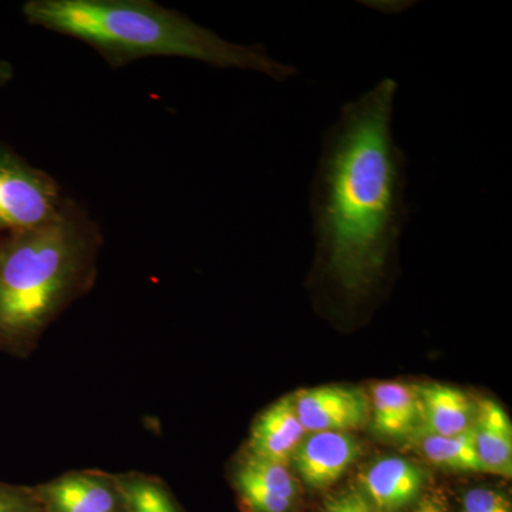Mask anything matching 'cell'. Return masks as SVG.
<instances>
[{
  "mask_svg": "<svg viewBox=\"0 0 512 512\" xmlns=\"http://www.w3.org/2000/svg\"><path fill=\"white\" fill-rule=\"evenodd\" d=\"M397 92L384 77L343 104L313 175L319 276L348 305L379 291L409 222L407 157L393 133Z\"/></svg>",
  "mask_w": 512,
  "mask_h": 512,
  "instance_id": "6da1fadb",
  "label": "cell"
},
{
  "mask_svg": "<svg viewBox=\"0 0 512 512\" xmlns=\"http://www.w3.org/2000/svg\"><path fill=\"white\" fill-rule=\"evenodd\" d=\"M474 444L484 473L510 478L512 474V424L503 407L491 399L477 403Z\"/></svg>",
  "mask_w": 512,
  "mask_h": 512,
  "instance_id": "7c38bea8",
  "label": "cell"
},
{
  "mask_svg": "<svg viewBox=\"0 0 512 512\" xmlns=\"http://www.w3.org/2000/svg\"><path fill=\"white\" fill-rule=\"evenodd\" d=\"M377 512H379V511H377Z\"/></svg>",
  "mask_w": 512,
  "mask_h": 512,
  "instance_id": "44dd1931",
  "label": "cell"
},
{
  "mask_svg": "<svg viewBox=\"0 0 512 512\" xmlns=\"http://www.w3.org/2000/svg\"><path fill=\"white\" fill-rule=\"evenodd\" d=\"M423 416V433L457 436L473 429L477 403L457 387L441 383L417 386Z\"/></svg>",
  "mask_w": 512,
  "mask_h": 512,
  "instance_id": "30bf717a",
  "label": "cell"
},
{
  "mask_svg": "<svg viewBox=\"0 0 512 512\" xmlns=\"http://www.w3.org/2000/svg\"><path fill=\"white\" fill-rule=\"evenodd\" d=\"M362 484L377 511L396 512L419 498L424 471L404 458H383L363 474Z\"/></svg>",
  "mask_w": 512,
  "mask_h": 512,
  "instance_id": "9c48e42d",
  "label": "cell"
},
{
  "mask_svg": "<svg viewBox=\"0 0 512 512\" xmlns=\"http://www.w3.org/2000/svg\"><path fill=\"white\" fill-rule=\"evenodd\" d=\"M55 177L0 143V232L25 231L53 217L64 201Z\"/></svg>",
  "mask_w": 512,
  "mask_h": 512,
  "instance_id": "277c9868",
  "label": "cell"
},
{
  "mask_svg": "<svg viewBox=\"0 0 512 512\" xmlns=\"http://www.w3.org/2000/svg\"><path fill=\"white\" fill-rule=\"evenodd\" d=\"M293 397L299 421L311 433H346L365 426L370 417L369 399L356 387L326 384L293 393Z\"/></svg>",
  "mask_w": 512,
  "mask_h": 512,
  "instance_id": "8992f818",
  "label": "cell"
},
{
  "mask_svg": "<svg viewBox=\"0 0 512 512\" xmlns=\"http://www.w3.org/2000/svg\"><path fill=\"white\" fill-rule=\"evenodd\" d=\"M420 450L434 466L467 473H484L477 456L473 429L457 436L423 433L420 437Z\"/></svg>",
  "mask_w": 512,
  "mask_h": 512,
  "instance_id": "4fadbf2b",
  "label": "cell"
},
{
  "mask_svg": "<svg viewBox=\"0 0 512 512\" xmlns=\"http://www.w3.org/2000/svg\"><path fill=\"white\" fill-rule=\"evenodd\" d=\"M0 512H43L30 485L0 481Z\"/></svg>",
  "mask_w": 512,
  "mask_h": 512,
  "instance_id": "2e32d148",
  "label": "cell"
},
{
  "mask_svg": "<svg viewBox=\"0 0 512 512\" xmlns=\"http://www.w3.org/2000/svg\"><path fill=\"white\" fill-rule=\"evenodd\" d=\"M306 430L296 413L293 394L276 400L256 417L245 450L252 456L288 467Z\"/></svg>",
  "mask_w": 512,
  "mask_h": 512,
  "instance_id": "ba28073f",
  "label": "cell"
},
{
  "mask_svg": "<svg viewBox=\"0 0 512 512\" xmlns=\"http://www.w3.org/2000/svg\"><path fill=\"white\" fill-rule=\"evenodd\" d=\"M232 485L245 512H289L293 501L269 490L245 470L238 461L232 468Z\"/></svg>",
  "mask_w": 512,
  "mask_h": 512,
  "instance_id": "9a60e30c",
  "label": "cell"
},
{
  "mask_svg": "<svg viewBox=\"0 0 512 512\" xmlns=\"http://www.w3.org/2000/svg\"><path fill=\"white\" fill-rule=\"evenodd\" d=\"M30 487L43 512H126L119 474L73 470Z\"/></svg>",
  "mask_w": 512,
  "mask_h": 512,
  "instance_id": "5b68a950",
  "label": "cell"
},
{
  "mask_svg": "<svg viewBox=\"0 0 512 512\" xmlns=\"http://www.w3.org/2000/svg\"><path fill=\"white\" fill-rule=\"evenodd\" d=\"M119 480L126 512H185L164 480L153 474L128 471Z\"/></svg>",
  "mask_w": 512,
  "mask_h": 512,
  "instance_id": "5bb4252c",
  "label": "cell"
},
{
  "mask_svg": "<svg viewBox=\"0 0 512 512\" xmlns=\"http://www.w3.org/2000/svg\"><path fill=\"white\" fill-rule=\"evenodd\" d=\"M373 427L380 436L406 439L423 429L417 386L406 383H377L372 389Z\"/></svg>",
  "mask_w": 512,
  "mask_h": 512,
  "instance_id": "8fae6325",
  "label": "cell"
},
{
  "mask_svg": "<svg viewBox=\"0 0 512 512\" xmlns=\"http://www.w3.org/2000/svg\"><path fill=\"white\" fill-rule=\"evenodd\" d=\"M464 512H512L510 500L500 491L473 488L464 497Z\"/></svg>",
  "mask_w": 512,
  "mask_h": 512,
  "instance_id": "e0dca14e",
  "label": "cell"
},
{
  "mask_svg": "<svg viewBox=\"0 0 512 512\" xmlns=\"http://www.w3.org/2000/svg\"><path fill=\"white\" fill-rule=\"evenodd\" d=\"M359 456L360 444L355 437L338 431H322L302 441L293 454L292 463L309 488L323 490L339 481Z\"/></svg>",
  "mask_w": 512,
  "mask_h": 512,
  "instance_id": "52a82bcc",
  "label": "cell"
},
{
  "mask_svg": "<svg viewBox=\"0 0 512 512\" xmlns=\"http://www.w3.org/2000/svg\"><path fill=\"white\" fill-rule=\"evenodd\" d=\"M103 234L64 198L50 220L0 241V352L28 357L47 329L96 284Z\"/></svg>",
  "mask_w": 512,
  "mask_h": 512,
  "instance_id": "3957f363",
  "label": "cell"
},
{
  "mask_svg": "<svg viewBox=\"0 0 512 512\" xmlns=\"http://www.w3.org/2000/svg\"><path fill=\"white\" fill-rule=\"evenodd\" d=\"M13 77H15L13 64L8 62V60L0 59V89H3L6 84L12 82Z\"/></svg>",
  "mask_w": 512,
  "mask_h": 512,
  "instance_id": "d6986e66",
  "label": "cell"
},
{
  "mask_svg": "<svg viewBox=\"0 0 512 512\" xmlns=\"http://www.w3.org/2000/svg\"><path fill=\"white\" fill-rule=\"evenodd\" d=\"M328 512H372L365 497L357 493L340 495L328 504Z\"/></svg>",
  "mask_w": 512,
  "mask_h": 512,
  "instance_id": "ac0fdd59",
  "label": "cell"
},
{
  "mask_svg": "<svg viewBox=\"0 0 512 512\" xmlns=\"http://www.w3.org/2000/svg\"><path fill=\"white\" fill-rule=\"evenodd\" d=\"M22 13L29 25L92 47L113 69L148 57H180L261 73L279 83L298 73L264 46L229 42L154 0H28Z\"/></svg>",
  "mask_w": 512,
  "mask_h": 512,
  "instance_id": "7a4b0ae2",
  "label": "cell"
},
{
  "mask_svg": "<svg viewBox=\"0 0 512 512\" xmlns=\"http://www.w3.org/2000/svg\"><path fill=\"white\" fill-rule=\"evenodd\" d=\"M414 512H444L443 508H441L440 504H437L436 501H424L419 505Z\"/></svg>",
  "mask_w": 512,
  "mask_h": 512,
  "instance_id": "ffe728a7",
  "label": "cell"
}]
</instances>
